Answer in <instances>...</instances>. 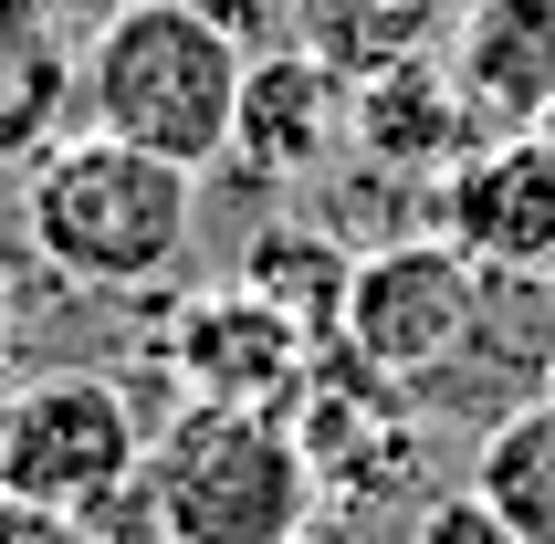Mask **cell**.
I'll use <instances>...</instances> for the list:
<instances>
[{
	"label": "cell",
	"instance_id": "6da1fadb",
	"mask_svg": "<svg viewBox=\"0 0 555 544\" xmlns=\"http://www.w3.org/2000/svg\"><path fill=\"white\" fill-rule=\"evenodd\" d=\"M242 74L251 42H231L199 0H116L74 63V94H85V126L126 137V147L220 168L231 116H242Z\"/></svg>",
	"mask_w": 555,
	"mask_h": 544
},
{
	"label": "cell",
	"instance_id": "5b68a950",
	"mask_svg": "<svg viewBox=\"0 0 555 544\" xmlns=\"http://www.w3.org/2000/svg\"><path fill=\"white\" fill-rule=\"evenodd\" d=\"M147 461V419L105 366H42L0 398V492L42 514H85Z\"/></svg>",
	"mask_w": 555,
	"mask_h": 544
},
{
	"label": "cell",
	"instance_id": "52a82bcc",
	"mask_svg": "<svg viewBox=\"0 0 555 544\" xmlns=\"http://www.w3.org/2000/svg\"><path fill=\"white\" fill-rule=\"evenodd\" d=\"M294 440L314 461V492L325 503H367V492H409V461H420V419H409L399 377H367V366L325 346L294 398Z\"/></svg>",
	"mask_w": 555,
	"mask_h": 544
},
{
	"label": "cell",
	"instance_id": "8992f818",
	"mask_svg": "<svg viewBox=\"0 0 555 544\" xmlns=\"http://www.w3.org/2000/svg\"><path fill=\"white\" fill-rule=\"evenodd\" d=\"M314 357H325V346H314L273 294H251L242 272L168 325V377H179L189 398H231V409H283V419H294Z\"/></svg>",
	"mask_w": 555,
	"mask_h": 544
},
{
	"label": "cell",
	"instance_id": "9a60e30c",
	"mask_svg": "<svg viewBox=\"0 0 555 544\" xmlns=\"http://www.w3.org/2000/svg\"><path fill=\"white\" fill-rule=\"evenodd\" d=\"M53 105H63V63H53V42H42V31H22V22H0V157L42 147Z\"/></svg>",
	"mask_w": 555,
	"mask_h": 544
},
{
	"label": "cell",
	"instance_id": "d6986e66",
	"mask_svg": "<svg viewBox=\"0 0 555 544\" xmlns=\"http://www.w3.org/2000/svg\"><path fill=\"white\" fill-rule=\"evenodd\" d=\"M11 377H22V366H11V325H0V398H11Z\"/></svg>",
	"mask_w": 555,
	"mask_h": 544
},
{
	"label": "cell",
	"instance_id": "2e32d148",
	"mask_svg": "<svg viewBox=\"0 0 555 544\" xmlns=\"http://www.w3.org/2000/svg\"><path fill=\"white\" fill-rule=\"evenodd\" d=\"M409 544H514V523H503L493 503H482V492L462 482V492H440L430 514L409 523Z\"/></svg>",
	"mask_w": 555,
	"mask_h": 544
},
{
	"label": "cell",
	"instance_id": "7c38bea8",
	"mask_svg": "<svg viewBox=\"0 0 555 544\" xmlns=\"http://www.w3.org/2000/svg\"><path fill=\"white\" fill-rule=\"evenodd\" d=\"M462 0H294V42L325 53L357 85V74H388L409 53H440V31H451Z\"/></svg>",
	"mask_w": 555,
	"mask_h": 544
},
{
	"label": "cell",
	"instance_id": "4fadbf2b",
	"mask_svg": "<svg viewBox=\"0 0 555 544\" xmlns=\"http://www.w3.org/2000/svg\"><path fill=\"white\" fill-rule=\"evenodd\" d=\"M472 492L514 523V544H555V398L493 419V440L472 451Z\"/></svg>",
	"mask_w": 555,
	"mask_h": 544
},
{
	"label": "cell",
	"instance_id": "44dd1931",
	"mask_svg": "<svg viewBox=\"0 0 555 544\" xmlns=\"http://www.w3.org/2000/svg\"><path fill=\"white\" fill-rule=\"evenodd\" d=\"M294 544H314V534H294Z\"/></svg>",
	"mask_w": 555,
	"mask_h": 544
},
{
	"label": "cell",
	"instance_id": "ba28073f",
	"mask_svg": "<svg viewBox=\"0 0 555 544\" xmlns=\"http://www.w3.org/2000/svg\"><path fill=\"white\" fill-rule=\"evenodd\" d=\"M430 199H440V231L493 283H545L555 272V147L534 126L525 137H482Z\"/></svg>",
	"mask_w": 555,
	"mask_h": 544
},
{
	"label": "cell",
	"instance_id": "e0dca14e",
	"mask_svg": "<svg viewBox=\"0 0 555 544\" xmlns=\"http://www.w3.org/2000/svg\"><path fill=\"white\" fill-rule=\"evenodd\" d=\"M231 42H251V53H273V42H294V0H199Z\"/></svg>",
	"mask_w": 555,
	"mask_h": 544
},
{
	"label": "cell",
	"instance_id": "ffe728a7",
	"mask_svg": "<svg viewBox=\"0 0 555 544\" xmlns=\"http://www.w3.org/2000/svg\"><path fill=\"white\" fill-rule=\"evenodd\" d=\"M545 398H555V346H545Z\"/></svg>",
	"mask_w": 555,
	"mask_h": 544
},
{
	"label": "cell",
	"instance_id": "9c48e42d",
	"mask_svg": "<svg viewBox=\"0 0 555 544\" xmlns=\"http://www.w3.org/2000/svg\"><path fill=\"white\" fill-rule=\"evenodd\" d=\"M346 137H357L388 179L440 189L493 126L472 116V94L451 85L440 53H409V63H388V74H357V85H346Z\"/></svg>",
	"mask_w": 555,
	"mask_h": 544
},
{
	"label": "cell",
	"instance_id": "ac0fdd59",
	"mask_svg": "<svg viewBox=\"0 0 555 544\" xmlns=\"http://www.w3.org/2000/svg\"><path fill=\"white\" fill-rule=\"evenodd\" d=\"M0 544H74V523L42 514V503H22V492H0Z\"/></svg>",
	"mask_w": 555,
	"mask_h": 544
},
{
	"label": "cell",
	"instance_id": "3957f363",
	"mask_svg": "<svg viewBox=\"0 0 555 544\" xmlns=\"http://www.w3.org/2000/svg\"><path fill=\"white\" fill-rule=\"evenodd\" d=\"M147 492L168 544H294L314 534L325 492L283 409H231V398H179L168 429H147Z\"/></svg>",
	"mask_w": 555,
	"mask_h": 544
},
{
	"label": "cell",
	"instance_id": "30bf717a",
	"mask_svg": "<svg viewBox=\"0 0 555 544\" xmlns=\"http://www.w3.org/2000/svg\"><path fill=\"white\" fill-rule=\"evenodd\" d=\"M346 137V74L305 42H273V53H251L242 74V116H231V168L251 179H314Z\"/></svg>",
	"mask_w": 555,
	"mask_h": 544
},
{
	"label": "cell",
	"instance_id": "7a4b0ae2",
	"mask_svg": "<svg viewBox=\"0 0 555 544\" xmlns=\"http://www.w3.org/2000/svg\"><path fill=\"white\" fill-rule=\"evenodd\" d=\"M189 179L199 168L147 157L126 137H105V126L42 147L31 157V199H22L31 262L85 283V294H147L157 272H179V251H189V220H199Z\"/></svg>",
	"mask_w": 555,
	"mask_h": 544
},
{
	"label": "cell",
	"instance_id": "8fae6325",
	"mask_svg": "<svg viewBox=\"0 0 555 544\" xmlns=\"http://www.w3.org/2000/svg\"><path fill=\"white\" fill-rule=\"evenodd\" d=\"M440 63L493 137L545 126L555 116V0H462L440 31Z\"/></svg>",
	"mask_w": 555,
	"mask_h": 544
},
{
	"label": "cell",
	"instance_id": "5bb4252c",
	"mask_svg": "<svg viewBox=\"0 0 555 544\" xmlns=\"http://www.w3.org/2000/svg\"><path fill=\"white\" fill-rule=\"evenodd\" d=\"M346 262H357V251H346L336 231H314V220H262V231H251V251H242V283H251V294H273L283 314L314 335V346H336Z\"/></svg>",
	"mask_w": 555,
	"mask_h": 544
},
{
	"label": "cell",
	"instance_id": "277c9868",
	"mask_svg": "<svg viewBox=\"0 0 555 544\" xmlns=\"http://www.w3.org/2000/svg\"><path fill=\"white\" fill-rule=\"evenodd\" d=\"M482 294L493 272L472 262L451 231H409V242H377L346 262V303H336V346L367 377H399V388H430L440 366L472 346L482 325Z\"/></svg>",
	"mask_w": 555,
	"mask_h": 544
}]
</instances>
